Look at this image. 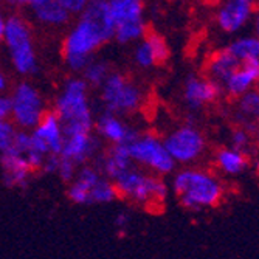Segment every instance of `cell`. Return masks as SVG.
Here are the masks:
<instances>
[{
    "label": "cell",
    "instance_id": "1",
    "mask_svg": "<svg viewBox=\"0 0 259 259\" xmlns=\"http://www.w3.org/2000/svg\"><path fill=\"white\" fill-rule=\"evenodd\" d=\"M115 36V23L107 5V0H89L81 10L75 27L64 40L62 56L65 64L81 70L93 59L95 53Z\"/></svg>",
    "mask_w": 259,
    "mask_h": 259
},
{
    "label": "cell",
    "instance_id": "2",
    "mask_svg": "<svg viewBox=\"0 0 259 259\" xmlns=\"http://www.w3.org/2000/svg\"><path fill=\"white\" fill-rule=\"evenodd\" d=\"M172 188L180 203L191 211L213 208L224 197L222 183L213 174L200 169H183L177 172Z\"/></svg>",
    "mask_w": 259,
    "mask_h": 259
},
{
    "label": "cell",
    "instance_id": "3",
    "mask_svg": "<svg viewBox=\"0 0 259 259\" xmlns=\"http://www.w3.org/2000/svg\"><path fill=\"white\" fill-rule=\"evenodd\" d=\"M89 84L84 79H68L58 97L56 115L62 123L64 135L92 132L93 116L89 103Z\"/></svg>",
    "mask_w": 259,
    "mask_h": 259
},
{
    "label": "cell",
    "instance_id": "4",
    "mask_svg": "<svg viewBox=\"0 0 259 259\" xmlns=\"http://www.w3.org/2000/svg\"><path fill=\"white\" fill-rule=\"evenodd\" d=\"M112 182L118 196L137 203H161L168 196V188L161 179L134 168V164Z\"/></svg>",
    "mask_w": 259,
    "mask_h": 259
},
{
    "label": "cell",
    "instance_id": "5",
    "mask_svg": "<svg viewBox=\"0 0 259 259\" xmlns=\"http://www.w3.org/2000/svg\"><path fill=\"white\" fill-rule=\"evenodd\" d=\"M2 39L7 44L11 62L17 72L20 75L34 73L37 70V59L27 22L17 16L5 20V31Z\"/></svg>",
    "mask_w": 259,
    "mask_h": 259
},
{
    "label": "cell",
    "instance_id": "6",
    "mask_svg": "<svg viewBox=\"0 0 259 259\" xmlns=\"http://www.w3.org/2000/svg\"><path fill=\"white\" fill-rule=\"evenodd\" d=\"M115 23V39L120 44L140 40L146 34L143 0H107Z\"/></svg>",
    "mask_w": 259,
    "mask_h": 259
},
{
    "label": "cell",
    "instance_id": "7",
    "mask_svg": "<svg viewBox=\"0 0 259 259\" xmlns=\"http://www.w3.org/2000/svg\"><path fill=\"white\" fill-rule=\"evenodd\" d=\"M124 146L134 163L141 164L158 176H166L176 168V161L168 154L163 141L152 134H138L129 143H124Z\"/></svg>",
    "mask_w": 259,
    "mask_h": 259
},
{
    "label": "cell",
    "instance_id": "8",
    "mask_svg": "<svg viewBox=\"0 0 259 259\" xmlns=\"http://www.w3.org/2000/svg\"><path fill=\"white\" fill-rule=\"evenodd\" d=\"M101 87L103 103L109 112H134L143 103V92H141V89L121 73H109Z\"/></svg>",
    "mask_w": 259,
    "mask_h": 259
},
{
    "label": "cell",
    "instance_id": "9",
    "mask_svg": "<svg viewBox=\"0 0 259 259\" xmlns=\"http://www.w3.org/2000/svg\"><path fill=\"white\" fill-rule=\"evenodd\" d=\"M11 101V115L13 121L25 131H31L40 120L45 112L44 100L40 93L30 82H20L13 92Z\"/></svg>",
    "mask_w": 259,
    "mask_h": 259
},
{
    "label": "cell",
    "instance_id": "10",
    "mask_svg": "<svg viewBox=\"0 0 259 259\" xmlns=\"http://www.w3.org/2000/svg\"><path fill=\"white\" fill-rule=\"evenodd\" d=\"M164 148L176 163H193L205 151V138L194 126H182L163 141Z\"/></svg>",
    "mask_w": 259,
    "mask_h": 259
},
{
    "label": "cell",
    "instance_id": "11",
    "mask_svg": "<svg viewBox=\"0 0 259 259\" xmlns=\"http://www.w3.org/2000/svg\"><path fill=\"white\" fill-rule=\"evenodd\" d=\"M64 129L56 112H44L39 123L31 129V146L33 149L49 154H61L64 145Z\"/></svg>",
    "mask_w": 259,
    "mask_h": 259
},
{
    "label": "cell",
    "instance_id": "12",
    "mask_svg": "<svg viewBox=\"0 0 259 259\" xmlns=\"http://www.w3.org/2000/svg\"><path fill=\"white\" fill-rule=\"evenodd\" d=\"M253 14V0H225L218 11V25L227 33L244 28Z\"/></svg>",
    "mask_w": 259,
    "mask_h": 259
},
{
    "label": "cell",
    "instance_id": "13",
    "mask_svg": "<svg viewBox=\"0 0 259 259\" xmlns=\"http://www.w3.org/2000/svg\"><path fill=\"white\" fill-rule=\"evenodd\" d=\"M219 93H221V84H218L214 79L191 76L188 78L185 84L183 100L188 107L197 110L209 103L216 101Z\"/></svg>",
    "mask_w": 259,
    "mask_h": 259
},
{
    "label": "cell",
    "instance_id": "14",
    "mask_svg": "<svg viewBox=\"0 0 259 259\" xmlns=\"http://www.w3.org/2000/svg\"><path fill=\"white\" fill-rule=\"evenodd\" d=\"M2 171L4 183L8 188H25L31 174V168L25 158V154L16 151L14 148L2 152Z\"/></svg>",
    "mask_w": 259,
    "mask_h": 259
},
{
    "label": "cell",
    "instance_id": "15",
    "mask_svg": "<svg viewBox=\"0 0 259 259\" xmlns=\"http://www.w3.org/2000/svg\"><path fill=\"white\" fill-rule=\"evenodd\" d=\"M134 59L141 68H152L158 64H163L169 56V49L164 39L158 34H145L140 39Z\"/></svg>",
    "mask_w": 259,
    "mask_h": 259
},
{
    "label": "cell",
    "instance_id": "16",
    "mask_svg": "<svg viewBox=\"0 0 259 259\" xmlns=\"http://www.w3.org/2000/svg\"><path fill=\"white\" fill-rule=\"evenodd\" d=\"M98 148V141L92 137V132H76L64 137L61 157L72 160L76 164L85 163Z\"/></svg>",
    "mask_w": 259,
    "mask_h": 259
},
{
    "label": "cell",
    "instance_id": "17",
    "mask_svg": "<svg viewBox=\"0 0 259 259\" xmlns=\"http://www.w3.org/2000/svg\"><path fill=\"white\" fill-rule=\"evenodd\" d=\"M257 78H259V59H250V61H244L238 70H234L228 76V79L224 82V85L225 90L228 92V95L238 98L254 87Z\"/></svg>",
    "mask_w": 259,
    "mask_h": 259
},
{
    "label": "cell",
    "instance_id": "18",
    "mask_svg": "<svg viewBox=\"0 0 259 259\" xmlns=\"http://www.w3.org/2000/svg\"><path fill=\"white\" fill-rule=\"evenodd\" d=\"M97 129H98L100 135H103L107 141H110L113 145L129 143L131 140H134L140 134L135 129L126 126L118 116H116V113L109 112V110L98 118Z\"/></svg>",
    "mask_w": 259,
    "mask_h": 259
},
{
    "label": "cell",
    "instance_id": "19",
    "mask_svg": "<svg viewBox=\"0 0 259 259\" xmlns=\"http://www.w3.org/2000/svg\"><path fill=\"white\" fill-rule=\"evenodd\" d=\"M34 17L44 25L59 27L68 20L70 13L62 0H28Z\"/></svg>",
    "mask_w": 259,
    "mask_h": 259
},
{
    "label": "cell",
    "instance_id": "20",
    "mask_svg": "<svg viewBox=\"0 0 259 259\" xmlns=\"http://www.w3.org/2000/svg\"><path fill=\"white\" fill-rule=\"evenodd\" d=\"M241 61L234 56L228 49L218 52L213 58H211L209 64H208V70H209V75L213 78L218 84H224L228 76L238 70L241 67Z\"/></svg>",
    "mask_w": 259,
    "mask_h": 259
},
{
    "label": "cell",
    "instance_id": "21",
    "mask_svg": "<svg viewBox=\"0 0 259 259\" xmlns=\"http://www.w3.org/2000/svg\"><path fill=\"white\" fill-rule=\"evenodd\" d=\"M134 161L131 160L127 149L124 145H115L103 158V172L107 179L113 180L115 177H118L123 171L131 168Z\"/></svg>",
    "mask_w": 259,
    "mask_h": 259
},
{
    "label": "cell",
    "instance_id": "22",
    "mask_svg": "<svg viewBox=\"0 0 259 259\" xmlns=\"http://www.w3.org/2000/svg\"><path fill=\"white\" fill-rule=\"evenodd\" d=\"M216 163L219 169L228 176H239L248 168V158L244 151L236 148H225L218 152Z\"/></svg>",
    "mask_w": 259,
    "mask_h": 259
},
{
    "label": "cell",
    "instance_id": "23",
    "mask_svg": "<svg viewBox=\"0 0 259 259\" xmlns=\"http://www.w3.org/2000/svg\"><path fill=\"white\" fill-rule=\"evenodd\" d=\"M227 49L236 56L241 62L250 59H259V40L256 37L247 36L231 42Z\"/></svg>",
    "mask_w": 259,
    "mask_h": 259
},
{
    "label": "cell",
    "instance_id": "24",
    "mask_svg": "<svg viewBox=\"0 0 259 259\" xmlns=\"http://www.w3.org/2000/svg\"><path fill=\"white\" fill-rule=\"evenodd\" d=\"M118 193H116V188L110 179H103L92 186L90 190V203H109L112 202Z\"/></svg>",
    "mask_w": 259,
    "mask_h": 259
},
{
    "label": "cell",
    "instance_id": "25",
    "mask_svg": "<svg viewBox=\"0 0 259 259\" xmlns=\"http://www.w3.org/2000/svg\"><path fill=\"white\" fill-rule=\"evenodd\" d=\"M81 72L84 73V81L90 85H95V87H100L110 73L106 62L93 61V59L81 70Z\"/></svg>",
    "mask_w": 259,
    "mask_h": 259
},
{
    "label": "cell",
    "instance_id": "26",
    "mask_svg": "<svg viewBox=\"0 0 259 259\" xmlns=\"http://www.w3.org/2000/svg\"><path fill=\"white\" fill-rule=\"evenodd\" d=\"M239 98V112L245 118H256L259 113V93L256 90H248Z\"/></svg>",
    "mask_w": 259,
    "mask_h": 259
},
{
    "label": "cell",
    "instance_id": "27",
    "mask_svg": "<svg viewBox=\"0 0 259 259\" xmlns=\"http://www.w3.org/2000/svg\"><path fill=\"white\" fill-rule=\"evenodd\" d=\"M14 134H16V127L11 121L8 120L0 121V154L13 146Z\"/></svg>",
    "mask_w": 259,
    "mask_h": 259
},
{
    "label": "cell",
    "instance_id": "28",
    "mask_svg": "<svg viewBox=\"0 0 259 259\" xmlns=\"http://www.w3.org/2000/svg\"><path fill=\"white\" fill-rule=\"evenodd\" d=\"M31 146V132L25 131V129H20V131H16L14 134V140H13V146L16 151L25 154Z\"/></svg>",
    "mask_w": 259,
    "mask_h": 259
},
{
    "label": "cell",
    "instance_id": "29",
    "mask_svg": "<svg viewBox=\"0 0 259 259\" xmlns=\"http://www.w3.org/2000/svg\"><path fill=\"white\" fill-rule=\"evenodd\" d=\"M56 172L65 182L73 180L75 176H76V163H73L72 160L64 158V157L59 155V164H58V171Z\"/></svg>",
    "mask_w": 259,
    "mask_h": 259
},
{
    "label": "cell",
    "instance_id": "30",
    "mask_svg": "<svg viewBox=\"0 0 259 259\" xmlns=\"http://www.w3.org/2000/svg\"><path fill=\"white\" fill-rule=\"evenodd\" d=\"M231 143H233V148H236L239 151L247 149L250 145V134L245 129H236L233 132Z\"/></svg>",
    "mask_w": 259,
    "mask_h": 259
},
{
    "label": "cell",
    "instance_id": "31",
    "mask_svg": "<svg viewBox=\"0 0 259 259\" xmlns=\"http://www.w3.org/2000/svg\"><path fill=\"white\" fill-rule=\"evenodd\" d=\"M58 164H59V155L56 154H49L45 157L44 163H42V169L47 174H53L58 171Z\"/></svg>",
    "mask_w": 259,
    "mask_h": 259
},
{
    "label": "cell",
    "instance_id": "32",
    "mask_svg": "<svg viewBox=\"0 0 259 259\" xmlns=\"http://www.w3.org/2000/svg\"><path fill=\"white\" fill-rule=\"evenodd\" d=\"M11 115V101L7 97H0V121L8 120Z\"/></svg>",
    "mask_w": 259,
    "mask_h": 259
},
{
    "label": "cell",
    "instance_id": "33",
    "mask_svg": "<svg viewBox=\"0 0 259 259\" xmlns=\"http://www.w3.org/2000/svg\"><path fill=\"white\" fill-rule=\"evenodd\" d=\"M62 2L67 7V10L73 14V13H81V10L85 7L89 0H62Z\"/></svg>",
    "mask_w": 259,
    "mask_h": 259
},
{
    "label": "cell",
    "instance_id": "34",
    "mask_svg": "<svg viewBox=\"0 0 259 259\" xmlns=\"http://www.w3.org/2000/svg\"><path fill=\"white\" fill-rule=\"evenodd\" d=\"M115 224H116V227H120V228L127 227V224H129V216H127L126 213H120L118 216H116V219H115Z\"/></svg>",
    "mask_w": 259,
    "mask_h": 259
},
{
    "label": "cell",
    "instance_id": "35",
    "mask_svg": "<svg viewBox=\"0 0 259 259\" xmlns=\"http://www.w3.org/2000/svg\"><path fill=\"white\" fill-rule=\"evenodd\" d=\"M4 31H5V19L2 14H0V40L4 37Z\"/></svg>",
    "mask_w": 259,
    "mask_h": 259
},
{
    "label": "cell",
    "instance_id": "36",
    "mask_svg": "<svg viewBox=\"0 0 259 259\" xmlns=\"http://www.w3.org/2000/svg\"><path fill=\"white\" fill-rule=\"evenodd\" d=\"M5 89H7V78L2 72H0V92L5 90Z\"/></svg>",
    "mask_w": 259,
    "mask_h": 259
},
{
    "label": "cell",
    "instance_id": "37",
    "mask_svg": "<svg viewBox=\"0 0 259 259\" xmlns=\"http://www.w3.org/2000/svg\"><path fill=\"white\" fill-rule=\"evenodd\" d=\"M17 4H28V0H16Z\"/></svg>",
    "mask_w": 259,
    "mask_h": 259
}]
</instances>
